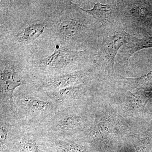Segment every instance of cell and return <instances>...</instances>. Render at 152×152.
<instances>
[{"label": "cell", "mask_w": 152, "mask_h": 152, "mask_svg": "<svg viewBox=\"0 0 152 152\" xmlns=\"http://www.w3.org/2000/svg\"><path fill=\"white\" fill-rule=\"evenodd\" d=\"M50 3L51 30L56 45L71 49L92 36L95 24L89 14L78 5L69 1Z\"/></svg>", "instance_id": "obj_1"}, {"label": "cell", "mask_w": 152, "mask_h": 152, "mask_svg": "<svg viewBox=\"0 0 152 152\" xmlns=\"http://www.w3.org/2000/svg\"><path fill=\"white\" fill-rule=\"evenodd\" d=\"M51 27L48 3H47L46 8L44 9L39 19L30 20L29 22L22 23L12 29L1 28V35L9 34L8 36L1 38V39L8 37L7 39L1 43L8 40L9 46L13 50L29 49V46L37 45L41 40L48 37L53 39Z\"/></svg>", "instance_id": "obj_2"}, {"label": "cell", "mask_w": 152, "mask_h": 152, "mask_svg": "<svg viewBox=\"0 0 152 152\" xmlns=\"http://www.w3.org/2000/svg\"><path fill=\"white\" fill-rule=\"evenodd\" d=\"M86 50L76 51L56 45L53 53L45 58L31 61L33 68L43 73L51 76L71 72V71L83 66L90 58Z\"/></svg>", "instance_id": "obj_3"}, {"label": "cell", "mask_w": 152, "mask_h": 152, "mask_svg": "<svg viewBox=\"0 0 152 152\" xmlns=\"http://www.w3.org/2000/svg\"><path fill=\"white\" fill-rule=\"evenodd\" d=\"M135 35V34L132 35L127 33L117 23L105 27L102 42L98 53V61L107 70L108 75H115L114 63L118 51L124 45L131 42Z\"/></svg>", "instance_id": "obj_4"}, {"label": "cell", "mask_w": 152, "mask_h": 152, "mask_svg": "<svg viewBox=\"0 0 152 152\" xmlns=\"http://www.w3.org/2000/svg\"><path fill=\"white\" fill-rule=\"evenodd\" d=\"M23 70L13 64L5 65L0 68V96L1 102L13 103L14 91L25 84Z\"/></svg>", "instance_id": "obj_5"}, {"label": "cell", "mask_w": 152, "mask_h": 152, "mask_svg": "<svg viewBox=\"0 0 152 152\" xmlns=\"http://www.w3.org/2000/svg\"><path fill=\"white\" fill-rule=\"evenodd\" d=\"M88 71L86 69L49 76L40 85H38V87L40 89L48 91L49 92L67 87L74 86L80 83L88 75Z\"/></svg>", "instance_id": "obj_6"}, {"label": "cell", "mask_w": 152, "mask_h": 152, "mask_svg": "<svg viewBox=\"0 0 152 152\" xmlns=\"http://www.w3.org/2000/svg\"><path fill=\"white\" fill-rule=\"evenodd\" d=\"M81 9L96 19L104 27L117 23L116 19L120 16V9L113 4L97 2L94 4L91 10Z\"/></svg>", "instance_id": "obj_7"}, {"label": "cell", "mask_w": 152, "mask_h": 152, "mask_svg": "<svg viewBox=\"0 0 152 152\" xmlns=\"http://www.w3.org/2000/svg\"><path fill=\"white\" fill-rule=\"evenodd\" d=\"M152 48V36L141 39L133 40L121 51V56L127 62L131 56L135 52L147 48Z\"/></svg>", "instance_id": "obj_8"}, {"label": "cell", "mask_w": 152, "mask_h": 152, "mask_svg": "<svg viewBox=\"0 0 152 152\" xmlns=\"http://www.w3.org/2000/svg\"><path fill=\"white\" fill-rule=\"evenodd\" d=\"M82 86L83 85H80L78 86L67 87L47 93L49 96L53 99L59 102H66L77 96L81 91Z\"/></svg>", "instance_id": "obj_9"}, {"label": "cell", "mask_w": 152, "mask_h": 152, "mask_svg": "<svg viewBox=\"0 0 152 152\" xmlns=\"http://www.w3.org/2000/svg\"><path fill=\"white\" fill-rule=\"evenodd\" d=\"M23 103L27 108L32 112L45 111L50 108L52 102L43 101L32 97H26L23 99Z\"/></svg>", "instance_id": "obj_10"}, {"label": "cell", "mask_w": 152, "mask_h": 152, "mask_svg": "<svg viewBox=\"0 0 152 152\" xmlns=\"http://www.w3.org/2000/svg\"><path fill=\"white\" fill-rule=\"evenodd\" d=\"M81 120L78 117L68 116L59 121L56 127L61 130H68L77 127L80 124Z\"/></svg>", "instance_id": "obj_11"}, {"label": "cell", "mask_w": 152, "mask_h": 152, "mask_svg": "<svg viewBox=\"0 0 152 152\" xmlns=\"http://www.w3.org/2000/svg\"><path fill=\"white\" fill-rule=\"evenodd\" d=\"M57 146L62 152H87L83 146L71 142L60 141Z\"/></svg>", "instance_id": "obj_12"}, {"label": "cell", "mask_w": 152, "mask_h": 152, "mask_svg": "<svg viewBox=\"0 0 152 152\" xmlns=\"http://www.w3.org/2000/svg\"><path fill=\"white\" fill-rule=\"evenodd\" d=\"M20 149L21 152H40L35 142L30 140L23 141Z\"/></svg>", "instance_id": "obj_13"}, {"label": "cell", "mask_w": 152, "mask_h": 152, "mask_svg": "<svg viewBox=\"0 0 152 152\" xmlns=\"http://www.w3.org/2000/svg\"><path fill=\"white\" fill-rule=\"evenodd\" d=\"M9 137V130L5 125L1 123L0 128V142L1 147H3L7 141Z\"/></svg>", "instance_id": "obj_14"}]
</instances>
